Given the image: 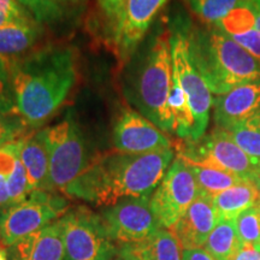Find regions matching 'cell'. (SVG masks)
<instances>
[{
	"label": "cell",
	"mask_w": 260,
	"mask_h": 260,
	"mask_svg": "<svg viewBox=\"0 0 260 260\" xmlns=\"http://www.w3.org/2000/svg\"><path fill=\"white\" fill-rule=\"evenodd\" d=\"M0 260H9L8 259V251L4 247L0 246Z\"/></svg>",
	"instance_id": "39"
},
{
	"label": "cell",
	"mask_w": 260,
	"mask_h": 260,
	"mask_svg": "<svg viewBox=\"0 0 260 260\" xmlns=\"http://www.w3.org/2000/svg\"><path fill=\"white\" fill-rule=\"evenodd\" d=\"M19 148H21V139L0 146V175L6 178H9L14 171L16 161L19 157Z\"/></svg>",
	"instance_id": "33"
},
{
	"label": "cell",
	"mask_w": 260,
	"mask_h": 260,
	"mask_svg": "<svg viewBox=\"0 0 260 260\" xmlns=\"http://www.w3.org/2000/svg\"><path fill=\"white\" fill-rule=\"evenodd\" d=\"M197 181L187 161L177 157L151 195V207L164 229H172L199 195Z\"/></svg>",
	"instance_id": "10"
},
{
	"label": "cell",
	"mask_w": 260,
	"mask_h": 260,
	"mask_svg": "<svg viewBox=\"0 0 260 260\" xmlns=\"http://www.w3.org/2000/svg\"><path fill=\"white\" fill-rule=\"evenodd\" d=\"M237 234L245 245L260 243V209L258 205L249 207L235 218Z\"/></svg>",
	"instance_id": "27"
},
{
	"label": "cell",
	"mask_w": 260,
	"mask_h": 260,
	"mask_svg": "<svg viewBox=\"0 0 260 260\" xmlns=\"http://www.w3.org/2000/svg\"><path fill=\"white\" fill-rule=\"evenodd\" d=\"M234 260H260V248L255 245H245Z\"/></svg>",
	"instance_id": "35"
},
{
	"label": "cell",
	"mask_w": 260,
	"mask_h": 260,
	"mask_svg": "<svg viewBox=\"0 0 260 260\" xmlns=\"http://www.w3.org/2000/svg\"><path fill=\"white\" fill-rule=\"evenodd\" d=\"M39 133L46 145L50 160L47 191L64 193L89 164L79 126L73 121H61Z\"/></svg>",
	"instance_id": "6"
},
{
	"label": "cell",
	"mask_w": 260,
	"mask_h": 260,
	"mask_svg": "<svg viewBox=\"0 0 260 260\" xmlns=\"http://www.w3.org/2000/svg\"><path fill=\"white\" fill-rule=\"evenodd\" d=\"M259 188H260V183H259ZM258 206H259V209H260V198H259V201H258Z\"/></svg>",
	"instance_id": "40"
},
{
	"label": "cell",
	"mask_w": 260,
	"mask_h": 260,
	"mask_svg": "<svg viewBox=\"0 0 260 260\" xmlns=\"http://www.w3.org/2000/svg\"><path fill=\"white\" fill-rule=\"evenodd\" d=\"M174 157L172 148L145 154L116 152L102 155L89 162L64 194L103 207L112 206L126 198L152 195Z\"/></svg>",
	"instance_id": "1"
},
{
	"label": "cell",
	"mask_w": 260,
	"mask_h": 260,
	"mask_svg": "<svg viewBox=\"0 0 260 260\" xmlns=\"http://www.w3.org/2000/svg\"><path fill=\"white\" fill-rule=\"evenodd\" d=\"M183 247L170 229L160 228L138 242L118 246L121 260H183Z\"/></svg>",
	"instance_id": "17"
},
{
	"label": "cell",
	"mask_w": 260,
	"mask_h": 260,
	"mask_svg": "<svg viewBox=\"0 0 260 260\" xmlns=\"http://www.w3.org/2000/svg\"><path fill=\"white\" fill-rule=\"evenodd\" d=\"M190 56L212 94L260 80V61L216 25L188 32Z\"/></svg>",
	"instance_id": "3"
},
{
	"label": "cell",
	"mask_w": 260,
	"mask_h": 260,
	"mask_svg": "<svg viewBox=\"0 0 260 260\" xmlns=\"http://www.w3.org/2000/svg\"><path fill=\"white\" fill-rule=\"evenodd\" d=\"M258 247H259V248H260V243H259V245H258Z\"/></svg>",
	"instance_id": "42"
},
{
	"label": "cell",
	"mask_w": 260,
	"mask_h": 260,
	"mask_svg": "<svg viewBox=\"0 0 260 260\" xmlns=\"http://www.w3.org/2000/svg\"><path fill=\"white\" fill-rule=\"evenodd\" d=\"M226 132L245 153L260 164V112Z\"/></svg>",
	"instance_id": "25"
},
{
	"label": "cell",
	"mask_w": 260,
	"mask_h": 260,
	"mask_svg": "<svg viewBox=\"0 0 260 260\" xmlns=\"http://www.w3.org/2000/svg\"><path fill=\"white\" fill-rule=\"evenodd\" d=\"M183 260H214L204 248L183 249Z\"/></svg>",
	"instance_id": "36"
},
{
	"label": "cell",
	"mask_w": 260,
	"mask_h": 260,
	"mask_svg": "<svg viewBox=\"0 0 260 260\" xmlns=\"http://www.w3.org/2000/svg\"><path fill=\"white\" fill-rule=\"evenodd\" d=\"M218 222L213 198L200 191L186 213L170 230L180 240L183 249L203 248Z\"/></svg>",
	"instance_id": "14"
},
{
	"label": "cell",
	"mask_w": 260,
	"mask_h": 260,
	"mask_svg": "<svg viewBox=\"0 0 260 260\" xmlns=\"http://www.w3.org/2000/svg\"><path fill=\"white\" fill-rule=\"evenodd\" d=\"M259 198L258 182L243 181L214 195L213 204L219 220H235L243 211L258 205Z\"/></svg>",
	"instance_id": "20"
},
{
	"label": "cell",
	"mask_w": 260,
	"mask_h": 260,
	"mask_svg": "<svg viewBox=\"0 0 260 260\" xmlns=\"http://www.w3.org/2000/svg\"><path fill=\"white\" fill-rule=\"evenodd\" d=\"M252 5L253 9H254L256 28H258L260 31V0H252Z\"/></svg>",
	"instance_id": "38"
},
{
	"label": "cell",
	"mask_w": 260,
	"mask_h": 260,
	"mask_svg": "<svg viewBox=\"0 0 260 260\" xmlns=\"http://www.w3.org/2000/svg\"><path fill=\"white\" fill-rule=\"evenodd\" d=\"M8 189L10 198L8 206L21 203L31 193L30 188H29L27 171H25L19 157L17 161H16L14 171H12V174L8 178Z\"/></svg>",
	"instance_id": "28"
},
{
	"label": "cell",
	"mask_w": 260,
	"mask_h": 260,
	"mask_svg": "<svg viewBox=\"0 0 260 260\" xmlns=\"http://www.w3.org/2000/svg\"><path fill=\"white\" fill-rule=\"evenodd\" d=\"M9 189H8V178L0 175V210L9 205Z\"/></svg>",
	"instance_id": "37"
},
{
	"label": "cell",
	"mask_w": 260,
	"mask_h": 260,
	"mask_svg": "<svg viewBox=\"0 0 260 260\" xmlns=\"http://www.w3.org/2000/svg\"><path fill=\"white\" fill-rule=\"evenodd\" d=\"M216 27L226 32L234 41L260 61V31L256 28L252 0H246L232 10Z\"/></svg>",
	"instance_id": "18"
},
{
	"label": "cell",
	"mask_w": 260,
	"mask_h": 260,
	"mask_svg": "<svg viewBox=\"0 0 260 260\" xmlns=\"http://www.w3.org/2000/svg\"><path fill=\"white\" fill-rule=\"evenodd\" d=\"M217 128L229 130L260 112V80L240 84L213 100Z\"/></svg>",
	"instance_id": "15"
},
{
	"label": "cell",
	"mask_w": 260,
	"mask_h": 260,
	"mask_svg": "<svg viewBox=\"0 0 260 260\" xmlns=\"http://www.w3.org/2000/svg\"><path fill=\"white\" fill-rule=\"evenodd\" d=\"M19 159L27 171L30 191L47 190L50 160L40 133L21 139Z\"/></svg>",
	"instance_id": "19"
},
{
	"label": "cell",
	"mask_w": 260,
	"mask_h": 260,
	"mask_svg": "<svg viewBox=\"0 0 260 260\" xmlns=\"http://www.w3.org/2000/svg\"><path fill=\"white\" fill-rule=\"evenodd\" d=\"M170 42L172 69L186 93L194 116V130L189 141H198L205 135L209 125L213 105L212 92L191 59L187 35L182 31L175 32L170 37Z\"/></svg>",
	"instance_id": "9"
},
{
	"label": "cell",
	"mask_w": 260,
	"mask_h": 260,
	"mask_svg": "<svg viewBox=\"0 0 260 260\" xmlns=\"http://www.w3.org/2000/svg\"><path fill=\"white\" fill-rule=\"evenodd\" d=\"M17 115L38 126L53 115L76 82L73 48L48 47L8 64Z\"/></svg>",
	"instance_id": "2"
},
{
	"label": "cell",
	"mask_w": 260,
	"mask_h": 260,
	"mask_svg": "<svg viewBox=\"0 0 260 260\" xmlns=\"http://www.w3.org/2000/svg\"><path fill=\"white\" fill-rule=\"evenodd\" d=\"M128 0H99V5L102 8L103 12L106 15V17L110 21H116L121 11L124 8Z\"/></svg>",
	"instance_id": "34"
},
{
	"label": "cell",
	"mask_w": 260,
	"mask_h": 260,
	"mask_svg": "<svg viewBox=\"0 0 260 260\" xmlns=\"http://www.w3.org/2000/svg\"><path fill=\"white\" fill-rule=\"evenodd\" d=\"M149 200L151 195L126 198L102 211L107 233L117 246L141 241L160 229Z\"/></svg>",
	"instance_id": "11"
},
{
	"label": "cell",
	"mask_w": 260,
	"mask_h": 260,
	"mask_svg": "<svg viewBox=\"0 0 260 260\" xmlns=\"http://www.w3.org/2000/svg\"><path fill=\"white\" fill-rule=\"evenodd\" d=\"M171 42L168 32L155 39L135 87L136 104L148 121L161 132H174V119L169 107L172 87Z\"/></svg>",
	"instance_id": "4"
},
{
	"label": "cell",
	"mask_w": 260,
	"mask_h": 260,
	"mask_svg": "<svg viewBox=\"0 0 260 260\" xmlns=\"http://www.w3.org/2000/svg\"><path fill=\"white\" fill-rule=\"evenodd\" d=\"M9 260H64L65 248L60 218L10 246Z\"/></svg>",
	"instance_id": "16"
},
{
	"label": "cell",
	"mask_w": 260,
	"mask_h": 260,
	"mask_svg": "<svg viewBox=\"0 0 260 260\" xmlns=\"http://www.w3.org/2000/svg\"><path fill=\"white\" fill-rule=\"evenodd\" d=\"M169 0H128L113 22V42L119 56L126 58L136 50L152 22Z\"/></svg>",
	"instance_id": "13"
},
{
	"label": "cell",
	"mask_w": 260,
	"mask_h": 260,
	"mask_svg": "<svg viewBox=\"0 0 260 260\" xmlns=\"http://www.w3.org/2000/svg\"><path fill=\"white\" fill-rule=\"evenodd\" d=\"M205 24L217 25L232 10L246 0H183Z\"/></svg>",
	"instance_id": "26"
},
{
	"label": "cell",
	"mask_w": 260,
	"mask_h": 260,
	"mask_svg": "<svg viewBox=\"0 0 260 260\" xmlns=\"http://www.w3.org/2000/svg\"><path fill=\"white\" fill-rule=\"evenodd\" d=\"M34 21L37 19L18 0H0V28Z\"/></svg>",
	"instance_id": "29"
},
{
	"label": "cell",
	"mask_w": 260,
	"mask_h": 260,
	"mask_svg": "<svg viewBox=\"0 0 260 260\" xmlns=\"http://www.w3.org/2000/svg\"><path fill=\"white\" fill-rule=\"evenodd\" d=\"M242 246L235 220H219L203 248L214 260H234Z\"/></svg>",
	"instance_id": "22"
},
{
	"label": "cell",
	"mask_w": 260,
	"mask_h": 260,
	"mask_svg": "<svg viewBox=\"0 0 260 260\" xmlns=\"http://www.w3.org/2000/svg\"><path fill=\"white\" fill-rule=\"evenodd\" d=\"M0 113L17 115L10 70L3 58H0Z\"/></svg>",
	"instance_id": "31"
},
{
	"label": "cell",
	"mask_w": 260,
	"mask_h": 260,
	"mask_svg": "<svg viewBox=\"0 0 260 260\" xmlns=\"http://www.w3.org/2000/svg\"><path fill=\"white\" fill-rule=\"evenodd\" d=\"M39 23L53 22L61 17L63 12L54 0H18Z\"/></svg>",
	"instance_id": "30"
},
{
	"label": "cell",
	"mask_w": 260,
	"mask_h": 260,
	"mask_svg": "<svg viewBox=\"0 0 260 260\" xmlns=\"http://www.w3.org/2000/svg\"><path fill=\"white\" fill-rule=\"evenodd\" d=\"M69 203L47 190H34L21 203L0 210V246L9 248L23 237L56 222L68 212Z\"/></svg>",
	"instance_id": "5"
},
{
	"label": "cell",
	"mask_w": 260,
	"mask_h": 260,
	"mask_svg": "<svg viewBox=\"0 0 260 260\" xmlns=\"http://www.w3.org/2000/svg\"><path fill=\"white\" fill-rule=\"evenodd\" d=\"M115 260H121V259H119V258H118V259H115Z\"/></svg>",
	"instance_id": "43"
},
{
	"label": "cell",
	"mask_w": 260,
	"mask_h": 260,
	"mask_svg": "<svg viewBox=\"0 0 260 260\" xmlns=\"http://www.w3.org/2000/svg\"><path fill=\"white\" fill-rule=\"evenodd\" d=\"M169 107H170L172 119H174V132L172 133L182 139L190 140L194 130V116L186 93L175 74H172Z\"/></svg>",
	"instance_id": "23"
},
{
	"label": "cell",
	"mask_w": 260,
	"mask_h": 260,
	"mask_svg": "<svg viewBox=\"0 0 260 260\" xmlns=\"http://www.w3.org/2000/svg\"><path fill=\"white\" fill-rule=\"evenodd\" d=\"M54 2H57V3H59V2H67V0H54Z\"/></svg>",
	"instance_id": "41"
},
{
	"label": "cell",
	"mask_w": 260,
	"mask_h": 260,
	"mask_svg": "<svg viewBox=\"0 0 260 260\" xmlns=\"http://www.w3.org/2000/svg\"><path fill=\"white\" fill-rule=\"evenodd\" d=\"M23 119L18 115H4L0 113V146L15 142L22 139L27 129Z\"/></svg>",
	"instance_id": "32"
},
{
	"label": "cell",
	"mask_w": 260,
	"mask_h": 260,
	"mask_svg": "<svg viewBox=\"0 0 260 260\" xmlns=\"http://www.w3.org/2000/svg\"><path fill=\"white\" fill-rule=\"evenodd\" d=\"M178 157L188 164L216 168L260 183V164L245 153L224 129L216 128L210 135L189 141L178 152Z\"/></svg>",
	"instance_id": "8"
},
{
	"label": "cell",
	"mask_w": 260,
	"mask_h": 260,
	"mask_svg": "<svg viewBox=\"0 0 260 260\" xmlns=\"http://www.w3.org/2000/svg\"><path fill=\"white\" fill-rule=\"evenodd\" d=\"M41 32L40 23L37 21L0 28V58L6 64H11L27 56L25 53L31 50Z\"/></svg>",
	"instance_id": "21"
},
{
	"label": "cell",
	"mask_w": 260,
	"mask_h": 260,
	"mask_svg": "<svg viewBox=\"0 0 260 260\" xmlns=\"http://www.w3.org/2000/svg\"><path fill=\"white\" fill-rule=\"evenodd\" d=\"M189 167L195 177V181H197L199 191L212 198L214 195L219 194L220 191L228 189V188L236 186L243 181H248L236 176L232 172L219 170L216 168L195 164H189Z\"/></svg>",
	"instance_id": "24"
},
{
	"label": "cell",
	"mask_w": 260,
	"mask_h": 260,
	"mask_svg": "<svg viewBox=\"0 0 260 260\" xmlns=\"http://www.w3.org/2000/svg\"><path fill=\"white\" fill-rule=\"evenodd\" d=\"M113 144L118 152L145 154L171 148V141L144 115L128 110L117 119L113 128Z\"/></svg>",
	"instance_id": "12"
},
{
	"label": "cell",
	"mask_w": 260,
	"mask_h": 260,
	"mask_svg": "<svg viewBox=\"0 0 260 260\" xmlns=\"http://www.w3.org/2000/svg\"><path fill=\"white\" fill-rule=\"evenodd\" d=\"M64 260H115L118 246L112 241L102 214L84 206L68 211L60 218Z\"/></svg>",
	"instance_id": "7"
}]
</instances>
